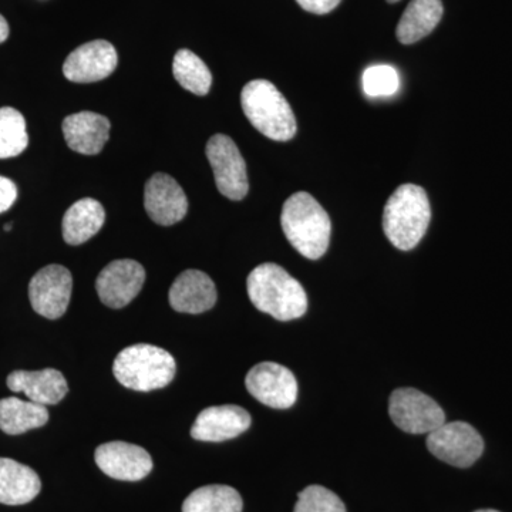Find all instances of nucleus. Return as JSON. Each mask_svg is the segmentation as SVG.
I'll list each match as a JSON object with an SVG mask.
<instances>
[{"mask_svg":"<svg viewBox=\"0 0 512 512\" xmlns=\"http://www.w3.org/2000/svg\"><path fill=\"white\" fill-rule=\"evenodd\" d=\"M73 276L62 265L40 269L29 284V299L36 313L46 319L62 318L69 308Z\"/></svg>","mask_w":512,"mask_h":512,"instance_id":"1a4fd4ad","label":"nucleus"},{"mask_svg":"<svg viewBox=\"0 0 512 512\" xmlns=\"http://www.w3.org/2000/svg\"><path fill=\"white\" fill-rule=\"evenodd\" d=\"M387 2H389V3H396V2H399V0H387Z\"/></svg>","mask_w":512,"mask_h":512,"instance_id":"473e14b6","label":"nucleus"},{"mask_svg":"<svg viewBox=\"0 0 512 512\" xmlns=\"http://www.w3.org/2000/svg\"><path fill=\"white\" fill-rule=\"evenodd\" d=\"M476 512H498V511H495V510H480V511H476Z\"/></svg>","mask_w":512,"mask_h":512,"instance_id":"2f4dec72","label":"nucleus"},{"mask_svg":"<svg viewBox=\"0 0 512 512\" xmlns=\"http://www.w3.org/2000/svg\"><path fill=\"white\" fill-rule=\"evenodd\" d=\"M281 224L292 247L305 258L316 261L328 251L332 222L308 192H296L285 201Z\"/></svg>","mask_w":512,"mask_h":512,"instance_id":"f03ea898","label":"nucleus"},{"mask_svg":"<svg viewBox=\"0 0 512 512\" xmlns=\"http://www.w3.org/2000/svg\"><path fill=\"white\" fill-rule=\"evenodd\" d=\"M242 110L252 126L275 141H288L295 137L296 119L292 107L268 80H254L241 93Z\"/></svg>","mask_w":512,"mask_h":512,"instance_id":"39448f33","label":"nucleus"},{"mask_svg":"<svg viewBox=\"0 0 512 512\" xmlns=\"http://www.w3.org/2000/svg\"><path fill=\"white\" fill-rule=\"evenodd\" d=\"M173 73L175 80L188 92L205 96L211 89L212 74L207 64L191 50H178L174 57Z\"/></svg>","mask_w":512,"mask_h":512,"instance_id":"b1692460","label":"nucleus"},{"mask_svg":"<svg viewBox=\"0 0 512 512\" xmlns=\"http://www.w3.org/2000/svg\"><path fill=\"white\" fill-rule=\"evenodd\" d=\"M10 229H12V224H6L5 231L8 232V231H10Z\"/></svg>","mask_w":512,"mask_h":512,"instance_id":"7c9ffc66","label":"nucleus"},{"mask_svg":"<svg viewBox=\"0 0 512 512\" xmlns=\"http://www.w3.org/2000/svg\"><path fill=\"white\" fill-rule=\"evenodd\" d=\"M443 10L441 0H412L397 25V39L403 45H413L429 36L439 25Z\"/></svg>","mask_w":512,"mask_h":512,"instance_id":"412c9836","label":"nucleus"},{"mask_svg":"<svg viewBox=\"0 0 512 512\" xmlns=\"http://www.w3.org/2000/svg\"><path fill=\"white\" fill-rule=\"evenodd\" d=\"M106 221V211L99 201L83 198L74 202L63 217V239L69 245H82L93 238Z\"/></svg>","mask_w":512,"mask_h":512,"instance_id":"aec40b11","label":"nucleus"},{"mask_svg":"<svg viewBox=\"0 0 512 512\" xmlns=\"http://www.w3.org/2000/svg\"><path fill=\"white\" fill-rule=\"evenodd\" d=\"M117 52L106 40H94L77 47L67 56L63 73L73 83H94L107 79L116 70Z\"/></svg>","mask_w":512,"mask_h":512,"instance_id":"ddd939ff","label":"nucleus"},{"mask_svg":"<svg viewBox=\"0 0 512 512\" xmlns=\"http://www.w3.org/2000/svg\"><path fill=\"white\" fill-rule=\"evenodd\" d=\"M49 412L46 406L26 402L18 397H6L0 400V430L10 436L26 433L29 430L46 426Z\"/></svg>","mask_w":512,"mask_h":512,"instance_id":"4be33fe9","label":"nucleus"},{"mask_svg":"<svg viewBox=\"0 0 512 512\" xmlns=\"http://www.w3.org/2000/svg\"><path fill=\"white\" fill-rule=\"evenodd\" d=\"M29 144L26 121L22 113L12 107L0 109V158L19 156Z\"/></svg>","mask_w":512,"mask_h":512,"instance_id":"393cba45","label":"nucleus"},{"mask_svg":"<svg viewBox=\"0 0 512 512\" xmlns=\"http://www.w3.org/2000/svg\"><path fill=\"white\" fill-rule=\"evenodd\" d=\"M146 282L143 265L133 259L110 262L97 276L100 301L109 308L120 309L136 299Z\"/></svg>","mask_w":512,"mask_h":512,"instance_id":"9b49d317","label":"nucleus"},{"mask_svg":"<svg viewBox=\"0 0 512 512\" xmlns=\"http://www.w3.org/2000/svg\"><path fill=\"white\" fill-rule=\"evenodd\" d=\"M9 37V25L6 19L0 15V43L5 42Z\"/></svg>","mask_w":512,"mask_h":512,"instance_id":"c756f323","label":"nucleus"},{"mask_svg":"<svg viewBox=\"0 0 512 512\" xmlns=\"http://www.w3.org/2000/svg\"><path fill=\"white\" fill-rule=\"evenodd\" d=\"M18 198V187L9 178L0 175V214L12 208Z\"/></svg>","mask_w":512,"mask_h":512,"instance_id":"cd10ccee","label":"nucleus"},{"mask_svg":"<svg viewBox=\"0 0 512 512\" xmlns=\"http://www.w3.org/2000/svg\"><path fill=\"white\" fill-rule=\"evenodd\" d=\"M430 220L431 208L426 190L419 185L404 184L386 202L384 234L400 251H410L426 235Z\"/></svg>","mask_w":512,"mask_h":512,"instance_id":"7ed1b4c3","label":"nucleus"},{"mask_svg":"<svg viewBox=\"0 0 512 512\" xmlns=\"http://www.w3.org/2000/svg\"><path fill=\"white\" fill-rule=\"evenodd\" d=\"M245 384L251 396L272 409H289L298 397L296 377L279 363H258L249 370Z\"/></svg>","mask_w":512,"mask_h":512,"instance_id":"9d476101","label":"nucleus"},{"mask_svg":"<svg viewBox=\"0 0 512 512\" xmlns=\"http://www.w3.org/2000/svg\"><path fill=\"white\" fill-rule=\"evenodd\" d=\"M62 127L67 146L84 156H96L109 141V119L92 111L66 117Z\"/></svg>","mask_w":512,"mask_h":512,"instance_id":"a211bd4d","label":"nucleus"},{"mask_svg":"<svg viewBox=\"0 0 512 512\" xmlns=\"http://www.w3.org/2000/svg\"><path fill=\"white\" fill-rule=\"evenodd\" d=\"M8 387L12 392L23 393L30 402L42 404V406H55L62 402L69 393L67 380L63 373L56 369L16 370L8 376Z\"/></svg>","mask_w":512,"mask_h":512,"instance_id":"f3484780","label":"nucleus"},{"mask_svg":"<svg viewBox=\"0 0 512 512\" xmlns=\"http://www.w3.org/2000/svg\"><path fill=\"white\" fill-rule=\"evenodd\" d=\"M362 84L366 96L390 97L399 92V72L389 64H376L365 70Z\"/></svg>","mask_w":512,"mask_h":512,"instance_id":"a878e982","label":"nucleus"},{"mask_svg":"<svg viewBox=\"0 0 512 512\" xmlns=\"http://www.w3.org/2000/svg\"><path fill=\"white\" fill-rule=\"evenodd\" d=\"M293 512H346L338 495L322 485H309L299 493Z\"/></svg>","mask_w":512,"mask_h":512,"instance_id":"bb28decb","label":"nucleus"},{"mask_svg":"<svg viewBox=\"0 0 512 512\" xmlns=\"http://www.w3.org/2000/svg\"><path fill=\"white\" fill-rule=\"evenodd\" d=\"M144 207L156 224L170 227L184 220L187 215V195L173 177L157 173L147 181Z\"/></svg>","mask_w":512,"mask_h":512,"instance_id":"4468645a","label":"nucleus"},{"mask_svg":"<svg viewBox=\"0 0 512 512\" xmlns=\"http://www.w3.org/2000/svg\"><path fill=\"white\" fill-rule=\"evenodd\" d=\"M168 301L174 311L198 315L214 308L217 303V288L210 276L204 272L188 269L175 279L168 292Z\"/></svg>","mask_w":512,"mask_h":512,"instance_id":"dca6fc26","label":"nucleus"},{"mask_svg":"<svg viewBox=\"0 0 512 512\" xmlns=\"http://www.w3.org/2000/svg\"><path fill=\"white\" fill-rule=\"evenodd\" d=\"M389 414L393 423L409 434H430L446 423L440 404L420 390L406 387L390 396Z\"/></svg>","mask_w":512,"mask_h":512,"instance_id":"423d86ee","label":"nucleus"},{"mask_svg":"<svg viewBox=\"0 0 512 512\" xmlns=\"http://www.w3.org/2000/svg\"><path fill=\"white\" fill-rule=\"evenodd\" d=\"M183 512H242V498L228 485H205L188 495Z\"/></svg>","mask_w":512,"mask_h":512,"instance_id":"5701e85b","label":"nucleus"},{"mask_svg":"<svg viewBox=\"0 0 512 512\" xmlns=\"http://www.w3.org/2000/svg\"><path fill=\"white\" fill-rule=\"evenodd\" d=\"M177 365L167 350L138 343L121 350L114 360L113 373L120 384L136 392L163 389L173 382Z\"/></svg>","mask_w":512,"mask_h":512,"instance_id":"20e7f679","label":"nucleus"},{"mask_svg":"<svg viewBox=\"0 0 512 512\" xmlns=\"http://www.w3.org/2000/svg\"><path fill=\"white\" fill-rule=\"evenodd\" d=\"M427 448L434 457L458 468L473 466L484 451V440L464 421L444 423L427 436Z\"/></svg>","mask_w":512,"mask_h":512,"instance_id":"0eeeda50","label":"nucleus"},{"mask_svg":"<svg viewBox=\"0 0 512 512\" xmlns=\"http://www.w3.org/2000/svg\"><path fill=\"white\" fill-rule=\"evenodd\" d=\"M207 157L221 194L232 201L244 200L249 190L247 164L237 144L224 134H215L208 141Z\"/></svg>","mask_w":512,"mask_h":512,"instance_id":"6e6552de","label":"nucleus"},{"mask_svg":"<svg viewBox=\"0 0 512 512\" xmlns=\"http://www.w3.org/2000/svg\"><path fill=\"white\" fill-rule=\"evenodd\" d=\"M40 490L42 481L35 470L12 458H0V504H28Z\"/></svg>","mask_w":512,"mask_h":512,"instance_id":"6ab92c4d","label":"nucleus"},{"mask_svg":"<svg viewBox=\"0 0 512 512\" xmlns=\"http://www.w3.org/2000/svg\"><path fill=\"white\" fill-rule=\"evenodd\" d=\"M94 460L106 476L120 481H140L153 470V458L136 444L110 441L96 448Z\"/></svg>","mask_w":512,"mask_h":512,"instance_id":"f8f14e48","label":"nucleus"},{"mask_svg":"<svg viewBox=\"0 0 512 512\" xmlns=\"http://www.w3.org/2000/svg\"><path fill=\"white\" fill-rule=\"evenodd\" d=\"M247 410L234 404L212 406L202 410L191 429V437L207 443H221L241 436L251 427Z\"/></svg>","mask_w":512,"mask_h":512,"instance_id":"2eb2a0df","label":"nucleus"},{"mask_svg":"<svg viewBox=\"0 0 512 512\" xmlns=\"http://www.w3.org/2000/svg\"><path fill=\"white\" fill-rule=\"evenodd\" d=\"M296 2L306 12L315 13V15H326V13L338 8L342 0H296Z\"/></svg>","mask_w":512,"mask_h":512,"instance_id":"c85d7f7f","label":"nucleus"},{"mask_svg":"<svg viewBox=\"0 0 512 512\" xmlns=\"http://www.w3.org/2000/svg\"><path fill=\"white\" fill-rule=\"evenodd\" d=\"M248 295L258 311L276 320L302 318L308 311V295L303 286L282 266L262 264L248 276Z\"/></svg>","mask_w":512,"mask_h":512,"instance_id":"f257e3e1","label":"nucleus"}]
</instances>
